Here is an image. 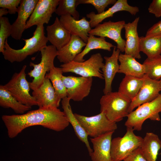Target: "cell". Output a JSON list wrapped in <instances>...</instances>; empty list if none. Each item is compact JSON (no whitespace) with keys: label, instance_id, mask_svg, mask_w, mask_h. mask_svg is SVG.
<instances>
[{"label":"cell","instance_id":"7a4b0ae2","mask_svg":"<svg viewBox=\"0 0 161 161\" xmlns=\"http://www.w3.org/2000/svg\"><path fill=\"white\" fill-rule=\"evenodd\" d=\"M23 40L25 43L24 46L22 48L18 49L12 48L8 43L7 39L6 40L4 51L2 53L5 60L11 63L21 62L28 56L40 51L47 46L48 41L45 35L43 25L37 26L31 38Z\"/></svg>","mask_w":161,"mask_h":161},{"label":"cell","instance_id":"74e56055","mask_svg":"<svg viewBox=\"0 0 161 161\" xmlns=\"http://www.w3.org/2000/svg\"><path fill=\"white\" fill-rule=\"evenodd\" d=\"M159 34H161V20L148 29L145 36H151Z\"/></svg>","mask_w":161,"mask_h":161},{"label":"cell","instance_id":"44dd1931","mask_svg":"<svg viewBox=\"0 0 161 161\" xmlns=\"http://www.w3.org/2000/svg\"><path fill=\"white\" fill-rule=\"evenodd\" d=\"M120 51L116 46L114 47L112 55L110 56H104L105 63L101 69L105 85L103 90L104 94L112 92V83L119 69L118 63Z\"/></svg>","mask_w":161,"mask_h":161},{"label":"cell","instance_id":"484cf974","mask_svg":"<svg viewBox=\"0 0 161 161\" xmlns=\"http://www.w3.org/2000/svg\"><path fill=\"white\" fill-rule=\"evenodd\" d=\"M143 80V77L125 75L120 84L118 92L131 101L140 89Z\"/></svg>","mask_w":161,"mask_h":161},{"label":"cell","instance_id":"5b68a950","mask_svg":"<svg viewBox=\"0 0 161 161\" xmlns=\"http://www.w3.org/2000/svg\"><path fill=\"white\" fill-rule=\"evenodd\" d=\"M58 50L52 45L47 46L40 51L41 61L38 64L30 62V66L33 69L27 75L33 78L29 82L30 88L33 91L38 88L43 83L47 72H49L54 66V60L57 56Z\"/></svg>","mask_w":161,"mask_h":161},{"label":"cell","instance_id":"ba28073f","mask_svg":"<svg viewBox=\"0 0 161 161\" xmlns=\"http://www.w3.org/2000/svg\"><path fill=\"white\" fill-rule=\"evenodd\" d=\"M26 65L18 73H15L11 79L4 86L19 102L27 106H38V103L30 93L29 82L26 78Z\"/></svg>","mask_w":161,"mask_h":161},{"label":"cell","instance_id":"7c38bea8","mask_svg":"<svg viewBox=\"0 0 161 161\" xmlns=\"http://www.w3.org/2000/svg\"><path fill=\"white\" fill-rule=\"evenodd\" d=\"M59 0H38L27 21L25 29L34 25L48 24L55 12Z\"/></svg>","mask_w":161,"mask_h":161},{"label":"cell","instance_id":"52a82bcc","mask_svg":"<svg viewBox=\"0 0 161 161\" xmlns=\"http://www.w3.org/2000/svg\"><path fill=\"white\" fill-rule=\"evenodd\" d=\"M100 53H97L91 55L86 61L79 62L72 61L60 65L63 73L71 72L84 77H96L104 79L101 73V69L104 65Z\"/></svg>","mask_w":161,"mask_h":161},{"label":"cell","instance_id":"3957f363","mask_svg":"<svg viewBox=\"0 0 161 161\" xmlns=\"http://www.w3.org/2000/svg\"><path fill=\"white\" fill-rule=\"evenodd\" d=\"M131 101L118 92L104 94L100 101V112H103L111 121L117 122L127 117Z\"/></svg>","mask_w":161,"mask_h":161},{"label":"cell","instance_id":"f35d334b","mask_svg":"<svg viewBox=\"0 0 161 161\" xmlns=\"http://www.w3.org/2000/svg\"><path fill=\"white\" fill-rule=\"evenodd\" d=\"M9 13L8 10L7 9L1 8L0 9V18L3 17L4 16L6 15Z\"/></svg>","mask_w":161,"mask_h":161},{"label":"cell","instance_id":"d6986e66","mask_svg":"<svg viewBox=\"0 0 161 161\" xmlns=\"http://www.w3.org/2000/svg\"><path fill=\"white\" fill-rule=\"evenodd\" d=\"M59 20L71 35L78 36L87 43L91 27L89 21L85 17L76 20L71 16L66 15L60 16Z\"/></svg>","mask_w":161,"mask_h":161},{"label":"cell","instance_id":"2e32d148","mask_svg":"<svg viewBox=\"0 0 161 161\" xmlns=\"http://www.w3.org/2000/svg\"><path fill=\"white\" fill-rule=\"evenodd\" d=\"M114 131L90 138L93 151L89 155L92 161H112L111 155L112 136Z\"/></svg>","mask_w":161,"mask_h":161},{"label":"cell","instance_id":"30bf717a","mask_svg":"<svg viewBox=\"0 0 161 161\" xmlns=\"http://www.w3.org/2000/svg\"><path fill=\"white\" fill-rule=\"evenodd\" d=\"M62 79L66 90L67 97L70 100L81 101L89 95L92 85V77L63 75Z\"/></svg>","mask_w":161,"mask_h":161},{"label":"cell","instance_id":"8fae6325","mask_svg":"<svg viewBox=\"0 0 161 161\" xmlns=\"http://www.w3.org/2000/svg\"><path fill=\"white\" fill-rule=\"evenodd\" d=\"M125 24L124 20L117 22L109 21L100 24L91 29L89 34L100 37H107L113 40L117 44V48L120 52H123L125 51L126 41L122 38L121 32Z\"/></svg>","mask_w":161,"mask_h":161},{"label":"cell","instance_id":"4dcf8cb0","mask_svg":"<svg viewBox=\"0 0 161 161\" xmlns=\"http://www.w3.org/2000/svg\"><path fill=\"white\" fill-rule=\"evenodd\" d=\"M143 64L145 67V74L150 78L157 80L161 79V55L147 57Z\"/></svg>","mask_w":161,"mask_h":161},{"label":"cell","instance_id":"836d02e7","mask_svg":"<svg viewBox=\"0 0 161 161\" xmlns=\"http://www.w3.org/2000/svg\"><path fill=\"white\" fill-rule=\"evenodd\" d=\"M116 0H77L76 7L80 4H90L96 10L97 14H100L105 11V8L110 4H114Z\"/></svg>","mask_w":161,"mask_h":161},{"label":"cell","instance_id":"d4e9b609","mask_svg":"<svg viewBox=\"0 0 161 161\" xmlns=\"http://www.w3.org/2000/svg\"><path fill=\"white\" fill-rule=\"evenodd\" d=\"M161 143L157 135L152 132L146 134L140 147L147 161H156Z\"/></svg>","mask_w":161,"mask_h":161},{"label":"cell","instance_id":"1f68e13d","mask_svg":"<svg viewBox=\"0 0 161 161\" xmlns=\"http://www.w3.org/2000/svg\"><path fill=\"white\" fill-rule=\"evenodd\" d=\"M77 0H59L55 13L60 16L69 15L76 20H79V13L76 10Z\"/></svg>","mask_w":161,"mask_h":161},{"label":"cell","instance_id":"ac0fdd59","mask_svg":"<svg viewBox=\"0 0 161 161\" xmlns=\"http://www.w3.org/2000/svg\"><path fill=\"white\" fill-rule=\"evenodd\" d=\"M139 18V17H137L132 22L126 23L124 27L126 39L125 54L138 59L141 58L140 54V37L137 32Z\"/></svg>","mask_w":161,"mask_h":161},{"label":"cell","instance_id":"d590c367","mask_svg":"<svg viewBox=\"0 0 161 161\" xmlns=\"http://www.w3.org/2000/svg\"><path fill=\"white\" fill-rule=\"evenodd\" d=\"M123 161H147L140 147L134 151Z\"/></svg>","mask_w":161,"mask_h":161},{"label":"cell","instance_id":"60d3db41","mask_svg":"<svg viewBox=\"0 0 161 161\" xmlns=\"http://www.w3.org/2000/svg\"></svg>","mask_w":161,"mask_h":161},{"label":"cell","instance_id":"603a6c76","mask_svg":"<svg viewBox=\"0 0 161 161\" xmlns=\"http://www.w3.org/2000/svg\"><path fill=\"white\" fill-rule=\"evenodd\" d=\"M86 43L78 36L72 35L69 42L64 47L58 50L57 58L60 62L66 64L73 61L81 52Z\"/></svg>","mask_w":161,"mask_h":161},{"label":"cell","instance_id":"ffe728a7","mask_svg":"<svg viewBox=\"0 0 161 161\" xmlns=\"http://www.w3.org/2000/svg\"><path fill=\"white\" fill-rule=\"evenodd\" d=\"M46 30L48 41L57 50L66 45L70 41L72 36L57 17L52 24L47 27Z\"/></svg>","mask_w":161,"mask_h":161},{"label":"cell","instance_id":"83f0119b","mask_svg":"<svg viewBox=\"0 0 161 161\" xmlns=\"http://www.w3.org/2000/svg\"><path fill=\"white\" fill-rule=\"evenodd\" d=\"M140 49L148 58L161 55V34L140 37Z\"/></svg>","mask_w":161,"mask_h":161},{"label":"cell","instance_id":"8992f818","mask_svg":"<svg viewBox=\"0 0 161 161\" xmlns=\"http://www.w3.org/2000/svg\"><path fill=\"white\" fill-rule=\"evenodd\" d=\"M133 129L126 127V131L122 137L112 140L111 155L112 161H123L134 151L141 147L143 138L136 135Z\"/></svg>","mask_w":161,"mask_h":161},{"label":"cell","instance_id":"5bb4252c","mask_svg":"<svg viewBox=\"0 0 161 161\" xmlns=\"http://www.w3.org/2000/svg\"><path fill=\"white\" fill-rule=\"evenodd\" d=\"M38 0H21L18 7V16L12 24L11 36L16 40H20L25 30L27 21Z\"/></svg>","mask_w":161,"mask_h":161},{"label":"cell","instance_id":"6da1fadb","mask_svg":"<svg viewBox=\"0 0 161 161\" xmlns=\"http://www.w3.org/2000/svg\"><path fill=\"white\" fill-rule=\"evenodd\" d=\"M1 119L10 138L16 137L25 129L31 126L39 125L60 131L69 124L63 112L54 107H39L21 114L4 115Z\"/></svg>","mask_w":161,"mask_h":161},{"label":"cell","instance_id":"d6a6232c","mask_svg":"<svg viewBox=\"0 0 161 161\" xmlns=\"http://www.w3.org/2000/svg\"><path fill=\"white\" fill-rule=\"evenodd\" d=\"M0 52L2 53L4 51L5 41L11 35L12 24L8 18L3 16L0 18Z\"/></svg>","mask_w":161,"mask_h":161},{"label":"cell","instance_id":"277c9868","mask_svg":"<svg viewBox=\"0 0 161 161\" xmlns=\"http://www.w3.org/2000/svg\"><path fill=\"white\" fill-rule=\"evenodd\" d=\"M161 112V94L152 101L144 103L129 113L125 123L126 127L140 131L144 121L147 119L159 121Z\"/></svg>","mask_w":161,"mask_h":161},{"label":"cell","instance_id":"f546056e","mask_svg":"<svg viewBox=\"0 0 161 161\" xmlns=\"http://www.w3.org/2000/svg\"><path fill=\"white\" fill-rule=\"evenodd\" d=\"M63 73L61 67L55 66L45 76L51 81L56 94L61 99L67 97L66 90L62 79Z\"/></svg>","mask_w":161,"mask_h":161},{"label":"cell","instance_id":"e0dca14e","mask_svg":"<svg viewBox=\"0 0 161 161\" xmlns=\"http://www.w3.org/2000/svg\"><path fill=\"white\" fill-rule=\"evenodd\" d=\"M139 8L129 4L127 0H118L111 7L100 14H95L91 12L86 15L89 18V22L91 28L95 27L105 19L112 17L113 15L119 11H126L132 15H135L139 11Z\"/></svg>","mask_w":161,"mask_h":161},{"label":"cell","instance_id":"7402d4cb","mask_svg":"<svg viewBox=\"0 0 161 161\" xmlns=\"http://www.w3.org/2000/svg\"><path fill=\"white\" fill-rule=\"evenodd\" d=\"M70 99L66 97L62 100L61 103L63 112L69 123L72 126L78 138L86 145L89 155L93 151L88 140V135L73 114L70 104Z\"/></svg>","mask_w":161,"mask_h":161},{"label":"cell","instance_id":"9c48e42d","mask_svg":"<svg viewBox=\"0 0 161 161\" xmlns=\"http://www.w3.org/2000/svg\"><path fill=\"white\" fill-rule=\"evenodd\" d=\"M74 115L88 136L92 138L114 131L117 128L116 123L111 121L103 112L95 115L87 117L77 113Z\"/></svg>","mask_w":161,"mask_h":161},{"label":"cell","instance_id":"e575fe53","mask_svg":"<svg viewBox=\"0 0 161 161\" xmlns=\"http://www.w3.org/2000/svg\"><path fill=\"white\" fill-rule=\"evenodd\" d=\"M21 0H0V7L7 9L9 13L15 14L17 12Z\"/></svg>","mask_w":161,"mask_h":161},{"label":"cell","instance_id":"4316f807","mask_svg":"<svg viewBox=\"0 0 161 161\" xmlns=\"http://www.w3.org/2000/svg\"><path fill=\"white\" fill-rule=\"evenodd\" d=\"M0 106L4 108H11L16 114H23L30 110L32 107L24 105L18 101L6 88L0 86Z\"/></svg>","mask_w":161,"mask_h":161},{"label":"cell","instance_id":"f1b7e54d","mask_svg":"<svg viewBox=\"0 0 161 161\" xmlns=\"http://www.w3.org/2000/svg\"><path fill=\"white\" fill-rule=\"evenodd\" d=\"M114 46L112 43L106 41L105 38L96 37L89 34L85 48L77 56L74 61L79 62L84 61V57L92 50L102 49L110 52L111 48Z\"/></svg>","mask_w":161,"mask_h":161},{"label":"cell","instance_id":"8d00e7d4","mask_svg":"<svg viewBox=\"0 0 161 161\" xmlns=\"http://www.w3.org/2000/svg\"><path fill=\"white\" fill-rule=\"evenodd\" d=\"M149 13L158 18L161 16V0H153L148 8Z\"/></svg>","mask_w":161,"mask_h":161},{"label":"cell","instance_id":"9a60e30c","mask_svg":"<svg viewBox=\"0 0 161 161\" xmlns=\"http://www.w3.org/2000/svg\"><path fill=\"white\" fill-rule=\"evenodd\" d=\"M32 94L39 107L58 108L59 106L61 99L56 94L50 80L46 77L41 85L33 91Z\"/></svg>","mask_w":161,"mask_h":161},{"label":"cell","instance_id":"4fadbf2b","mask_svg":"<svg viewBox=\"0 0 161 161\" xmlns=\"http://www.w3.org/2000/svg\"><path fill=\"white\" fill-rule=\"evenodd\" d=\"M143 78V83L140 89L131 101L129 113L136 108L154 100L160 94L161 91L159 80L151 79L145 74Z\"/></svg>","mask_w":161,"mask_h":161},{"label":"cell","instance_id":"ab89813d","mask_svg":"<svg viewBox=\"0 0 161 161\" xmlns=\"http://www.w3.org/2000/svg\"><path fill=\"white\" fill-rule=\"evenodd\" d=\"M159 82L160 85V91H161V79L159 80Z\"/></svg>","mask_w":161,"mask_h":161},{"label":"cell","instance_id":"cb8c5ba5","mask_svg":"<svg viewBox=\"0 0 161 161\" xmlns=\"http://www.w3.org/2000/svg\"><path fill=\"white\" fill-rule=\"evenodd\" d=\"M118 61L120 63L118 73L125 75L142 78L145 75L144 66L131 55L120 54Z\"/></svg>","mask_w":161,"mask_h":161}]
</instances>
